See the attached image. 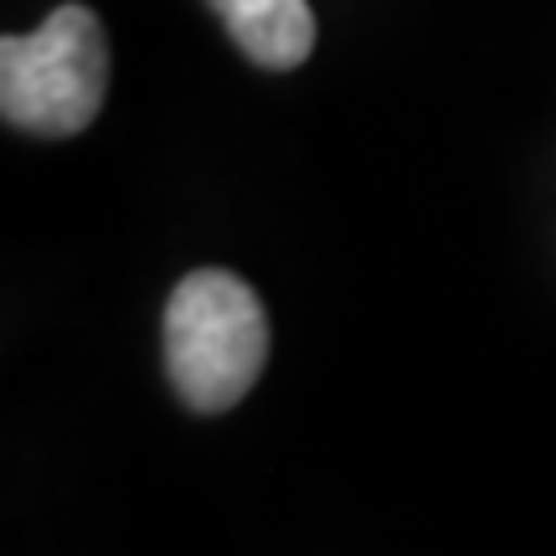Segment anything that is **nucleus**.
Returning <instances> with one entry per match:
<instances>
[{
	"label": "nucleus",
	"mask_w": 556,
	"mask_h": 556,
	"mask_svg": "<svg viewBox=\"0 0 556 556\" xmlns=\"http://www.w3.org/2000/svg\"><path fill=\"white\" fill-rule=\"evenodd\" d=\"M248 58L268 73H289L315 52L309 0H206Z\"/></svg>",
	"instance_id": "7ed1b4c3"
},
{
	"label": "nucleus",
	"mask_w": 556,
	"mask_h": 556,
	"mask_svg": "<svg viewBox=\"0 0 556 556\" xmlns=\"http://www.w3.org/2000/svg\"><path fill=\"white\" fill-rule=\"evenodd\" d=\"M109 93V41L88 5H58L31 37L0 41V114L47 139L83 135Z\"/></svg>",
	"instance_id": "f03ea898"
},
{
	"label": "nucleus",
	"mask_w": 556,
	"mask_h": 556,
	"mask_svg": "<svg viewBox=\"0 0 556 556\" xmlns=\"http://www.w3.org/2000/svg\"><path fill=\"white\" fill-rule=\"evenodd\" d=\"M268 361V315L238 274L201 268L165 304V371L186 407H238Z\"/></svg>",
	"instance_id": "f257e3e1"
}]
</instances>
